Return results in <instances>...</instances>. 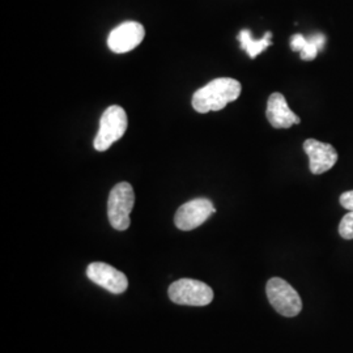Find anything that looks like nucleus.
<instances>
[{
    "label": "nucleus",
    "instance_id": "9b49d317",
    "mask_svg": "<svg viewBox=\"0 0 353 353\" xmlns=\"http://www.w3.org/2000/svg\"><path fill=\"white\" fill-rule=\"evenodd\" d=\"M326 38L323 34H316L312 38H305L303 34H294L290 38V48L299 51L303 61H314L318 52L325 46Z\"/></svg>",
    "mask_w": 353,
    "mask_h": 353
},
{
    "label": "nucleus",
    "instance_id": "f257e3e1",
    "mask_svg": "<svg viewBox=\"0 0 353 353\" xmlns=\"http://www.w3.org/2000/svg\"><path fill=\"white\" fill-rule=\"evenodd\" d=\"M241 90V83L236 79L219 77L198 89L192 96L191 103L198 113L220 112L228 103L234 102L240 97Z\"/></svg>",
    "mask_w": 353,
    "mask_h": 353
},
{
    "label": "nucleus",
    "instance_id": "0eeeda50",
    "mask_svg": "<svg viewBox=\"0 0 353 353\" xmlns=\"http://www.w3.org/2000/svg\"><path fill=\"white\" fill-rule=\"evenodd\" d=\"M145 36L144 26L137 21H126L113 29L108 37V46L115 54H125L139 46Z\"/></svg>",
    "mask_w": 353,
    "mask_h": 353
},
{
    "label": "nucleus",
    "instance_id": "6e6552de",
    "mask_svg": "<svg viewBox=\"0 0 353 353\" xmlns=\"http://www.w3.org/2000/svg\"><path fill=\"white\" fill-rule=\"evenodd\" d=\"M303 148L309 157V169L316 176L331 170L338 161V152L327 143L306 139L303 141Z\"/></svg>",
    "mask_w": 353,
    "mask_h": 353
},
{
    "label": "nucleus",
    "instance_id": "423d86ee",
    "mask_svg": "<svg viewBox=\"0 0 353 353\" xmlns=\"http://www.w3.org/2000/svg\"><path fill=\"white\" fill-rule=\"evenodd\" d=\"M216 212L214 203L207 198H196L182 204L174 216L176 227L179 230L189 232L201 227Z\"/></svg>",
    "mask_w": 353,
    "mask_h": 353
},
{
    "label": "nucleus",
    "instance_id": "f03ea898",
    "mask_svg": "<svg viewBox=\"0 0 353 353\" xmlns=\"http://www.w3.org/2000/svg\"><path fill=\"white\" fill-rule=\"evenodd\" d=\"M135 204L134 189L128 182L114 186L108 199V217L115 230H126L131 224L130 214Z\"/></svg>",
    "mask_w": 353,
    "mask_h": 353
},
{
    "label": "nucleus",
    "instance_id": "4468645a",
    "mask_svg": "<svg viewBox=\"0 0 353 353\" xmlns=\"http://www.w3.org/2000/svg\"><path fill=\"white\" fill-rule=\"evenodd\" d=\"M341 207L345 208L347 211H353V190L343 192L339 198Z\"/></svg>",
    "mask_w": 353,
    "mask_h": 353
},
{
    "label": "nucleus",
    "instance_id": "20e7f679",
    "mask_svg": "<svg viewBox=\"0 0 353 353\" xmlns=\"http://www.w3.org/2000/svg\"><path fill=\"white\" fill-rule=\"evenodd\" d=\"M127 125L128 121L125 109L117 105L109 106L102 114L100 128L93 141L94 150L99 152L109 150L117 140L125 135Z\"/></svg>",
    "mask_w": 353,
    "mask_h": 353
},
{
    "label": "nucleus",
    "instance_id": "9d476101",
    "mask_svg": "<svg viewBox=\"0 0 353 353\" xmlns=\"http://www.w3.org/2000/svg\"><path fill=\"white\" fill-rule=\"evenodd\" d=\"M265 115L270 125L274 128H290L301 123V118L290 110L285 97L279 92L272 93L268 97Z\"/></svg>",
    "mask_w": 353,
    "mask_h": 353
},
{
    "label": "nucleus",
    "instance_id": "f8f14e48",
    "mask_svg": "<svg viewBox=\"0 0 353 353\" xmlns=\"http://www.w3.org/2000/svg\"><path fill=\"white\" fill-rule=\"evenodd\" d=\"M237 38L240 41L242 50L246 51L252 59L256 58L259 54H262L263 51L267 50V48H270L272 45V41H271L272 33L271 32H267L261 39H254L252 32L249 29H242Z\"/></svg>",
    "mask_w": 353,
    "mask_h": 353
},
{
    "label": "nucleus",
    "instance_id": "ddd939ff",
    "mask_svg": "<svg viewBox=\"0 0 353 353\" xmlns=\"http://www.w3.org/2000/svg\"><path fill=\"white\" fill-rule=\"evenodd\" d=\"M339 234L344 240H353V211H348V214L341 219Z\"/></svg>",
    "mask_w": 353,
    "mask_h": 353
},
{
    "label": "nucleus",
    "instance_id": "39448f33",
    "mask_svg": "<svg viewBox=\"0 0 353 353\" xmlns=\"http://www.w3.org/2000/svg\"><path fill=\"white\" fill-rule=\"evenodd\" d=\"M169 299L178 305L207 306L214 300V290L205 283L194 279H179L169 287Z\"/></svg>",
    "mask_w": 353,
    "mask_h": 353
},
{
    "label": "nucleus",
    "instance_id": "7ed1b4c3",
    "mask_svg": "<svg viewBox=\"0 0 353 353\" xmlns=\"http://www.w3.org/2000/svg\"><path fill=\"white\" fill-rule=\"evenodd\" d=\"M265 293L271 306L280 316L293 318L301 313V297L297 290L285 280L280 278L270 279L265 285Z\"/></svg>",
    "mask_w": 353,
    "mask_h": 353
},
{
    "label": "nucleus",
    "instance_id": "1a4fd4ad",
    "mask_svg": "<svg viewBox=\"0 0 353 353\" xmlns=\"http://www.w3.org/2000/svg\"><path fill=\"white\" fill-rule=\"evenodd\" d=\"M87 276L90 281L114 294L123 293L128 287V280L123 272L102 262L90 263L87 268Z\"/></svg>",
    "mask_w": 353,
    "mask_h": 353
}]
</instances>
